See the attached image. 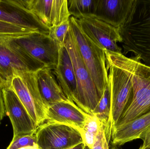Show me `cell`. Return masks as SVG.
I'll list each match as a JSON object with an SVG mask.
<instances>
[{
	"label": "cell",
	"mask_w": 150,
	"mask_h": 149,
	"mask_svg": "<svg viewBox=\"0 0 150 149\" xmlns=\"http://www.w3.org/2000/svg\"><path fill=\"white\" fill-rule=\"evenodd\" d=\"M105 54L128 75L133 88L132 99L114 128L124 125L150 111V67L136 57L104 50Z\"/></svg>",
	"instance_id": "6da1fadb"
},
{
	"label": "cell",
	"mask_w": 150,
	"mask_h": 149,
	"mask_svg": "<svg viewBox=\"0 0 150 149\" xmlns=\"http://www.w3.org/2000/svg\"><path fill=\"white\" fill-rule=\"evenodd\" d=\"M118 29L122 54L133 52L150 67V0H134L127 19Z\"/></svg>",
	"instance_id": "7a4b0ae2"
},
{
	"label": "cell",
	"mask_w": 150,
	"mask_h": 149,
	"mask_svg": "<svg viewBox=\"0 0 150 149\" xmlns=\"http://www.w3.org/2000/svg\"><path fill=\"white\" fill-rule=\"evenodd\" d=\"M64 46L70 56L77 85L78 97L76 105L86 113H93L102 97L85 64L70 29Z\"/></svg>",
	"instance_id": "3957f363"
},
{
	"label": "cell",
	"mask_w": 150,
	"mask_h": 149,
	"mask_svg": "<svg viewBox=\"0 0 150 149\" xmlns=\"http://www.w3.org/2000/svg\"><path fill=\"white\" fill-rule=\"evenodd\" d=\"M70 29L85 64L101 95L108 85V71L104 50L87 36L82 30L77 18H69Z\"/></svg>",
	"instance_id": "277c9868"
},
{
	"label": "cell",
	"mask_w": 150,
	"mask_h": 149,
	"mask_svg": "<svg viewBox=\"0 0 150 149\" xmlns=\"http://www.w3.org/2000/svg\"><path fill=\"white\" fill-rule=\"evenodd\" d=\"M17 36L21 35L0 34V78L3 87H9L16 73L36 72L46 67L13 41L12 37Z\"/></svg>",
	"instance_id": "5b68a950"
},
{
	"label": "cell",
	"mask_w": 150,
	"mask_h": 149,
	"mask_svg": "<svg viewBox=\"0 0 150 149\" xmlns=\"http://www.w3.org/2000/svg\"><path fill=\"white\" fill-rule=\"evenodd\" d=\"M38 127L46 121L47 107L40 94L36 72H16L10 84Z\"/></svg>",
	"instance_id": "8992f818"
},
{
	"label": "cell",
	"mask_w": 150,
	"mask_h": 149,
	"mask_svg": "<svg viewBox=\"0 0 150 149\" xmlns=\"http://www.w3.org/2000/svg\"><path fill=\"white\" fill-rule=\"evenodd\" d=\"M105 55L108 71V86L111 97L110 121L112 130L132 99V82L126 73Z\"/></svg>",
	"instance_id": "52a82bcc"
},
{
	"label": "cell",
	"mask_w": 150,
	"mask_h": 149,
	"mask_svg": "<svg viewBox=\"0 0 150 149\" xmlns=\"http://www.w3.org/2000/svg\"><path fill=\"white\" fill-rule=\"evenodd\" d=\"M35 135L39 149H67L83 142L79 130L59 123H44Z\"/></svg>",
	"instance_id": "ba28073f"
},
{
	"label": "cell",
	"mask_w": 150,
	"mask_h": 149,
	"mask_svg": "<svg viewBox=\"0 0 150 149\" xmlns=\"http://www.w3.org/2000/svg\"><path fill=\"white\" fill-rule=\"evenodd\" d=\"M13 41L29 55L54 70L59 61V45L49 35L36 32L25 36L12 37Z\"/></svg>",
	"instance_id": "9c48e42d"
},
{
	"label": "cell",
	"mask_w": 150,
	"mask_h": 149,
	"mask_svg": "<svg viewBox=\"0 0 150 149\" xmlns=\"http://www.w3.org/2000/svg\"><path fill=\"white\" fill-rule=\"evenodd\" d=\"M6 114L13 130L12 140L23 136L33 135L38 127L15 92L10 87L2 89Z\"/></svg>",
	"instance_id": "30bf717a"
},
{
	"label": "cell",
	"mask_w": 150,
	"mask_h": 149,
	"mask_svg": "<svg viewBox=\"0 0 150 149\" xmlns=\"http://www.w3.org/2000/svg\"><path fill=\"white\" fill-rule=\"evenodd\" d=\"M84 33L102 49L122 53V49L117 44L121 43L119 29L95 16L86 17L78 19Z\"/></svg>",
	"instance_id": "8fae6325"
},
{
	"label": "cell",
	"mask_w": 150,
	"mask_h": 149,
	"mask_svg": "<svg viewBox=\"0 0 150 149\" xmlns=\"http://www.w3.org/2000/svg\"><path fill=\"white\" fill-rule=\"evenodd\" d=\"M0 21L49 35V27L24 7L21 0H0Z\"/></svg>",
	"instance_id": "7c38bea8"
},
{
	"label": "cell",
	"mask_w": 150,
	"mask_h": 149,
	"mask_svg": "<svg viewBox=\"0 0 150 149\" xmlns=\"http://www.w3.org/2000/svg\"><path fill=\"white\" fill-rule=\"evenodd\" d=\"M22 4L47 27L69 20L67 0H21Z\"/></svg>",
	"instance_id": "4fadbf2b"
},
{
	"label": "cell",
	"mask_w": 150,
	"mask_h": 149,
	"mask_svg": "<svg viewBox=\"0 0 150 149\" xmlns=\"http://www.w3.org/2000/svg\"><path fill=\"white\" fill-rule=\"evenodd\" d=\"M89 115L69 100L50 106L47 111V122L59 123L76 128L81 131Z\"/></svg>",
	"instance_id": "5bb4252c"
},
{
	"label": "cell",
	"mask_w": 150,
	"mask_h": 149,
	"mask_svg": "<svg viewBox=\"0 0 150 149\" xmlns=\"http://www.w3.org/2000/svg\"><path fill=\"white\" fill-rule=\"evenodd\" d=\"M58 84L68 99L76 104L77 100V85L74 66L65 46H60L59 61L52 70Z\"/></svg>",
	"instance_id": "9a60e30c"
},
{
	"label": "cell",
	"mask_w": 150,
	"mask_h": 149,
	"mask_svg": "<svg viewBox=\"0 0 150 149\" xmlns=\"http://www.w3.org/2000/svg\"><path fill=\"white\" fill-rule=\"evenodd\" d=\"M134 0H98L94 16L118 28L125 22Z\"/></svg>",
	"instance_id": "2e32d148"
},
{
	"label": "cell",
	"mask_w": 150,
	"mask_h": 149,
	"mask_svg": "<svg viewBox=\"0 0 150 149\" xmlns=\"http://www.w3.org/2000/svg\"><path fill=\"white\" fill-rule=\"evenodd\" d=\"M150 127V111L135 120L114 128L111 142L121 146L134 140L140 139L142 134Z\"/></svg>",
	"instance_id": "e0dca14e"
},
{
	"label": "cell",
	"mask_w": 150,
	"mask_h": 149,
	"mask_svg": "<svg viewBox=\"0 0 150 149\" xmlns=\"http://www.w3.org/2000/svg\"><path fill=\"white\" fill-rule=\"evenodd\" d=\"M36 78L42 99L47 108L68 100L65 96L52 71L45 67L36 71Z\"/></svg>",
	"instance_id": "ac0fdd59"
},
{
	"label": "cell",
	"mask_w": 150,
	"mask_h": 149,
	"mask_svg": "<svg viewBox=\"0 0 150 149\" xmlns=\"http://www.w3.org/2000/svg\"><path fill=\"white\" fill-rule=\"evenodd\" d=\"M98 0H69L68 6L70 15L79 19L94 16Z\"/></svg>",
	"instance_id": "d6986e66"
},
{
	"label": "cell",
	"mask_w": 150,
	"mask_h": 149,
	"mask_svg": "<svg viewBox=\"0 0 150 149\" xmlns=\"http://www.w3.org/2000/svg\"><path fill=\"white\" fill-rule=\"evenodd\" d=\"M100 127L101 123L97 117L89 115L81 131L83 142L88 149L92 148Z\"/></svg>",
	"instance_id": "ffe728a7"
},
{
	"label": "cell",
	"mask_w": 150,
	"mask_h": 149,
	"mask_svg": "<svg viewBox=\"0 0 150 149\" xmlns=\"http://www.w3.org/2000/svg\"><path fill=\"white\" fill-rule=\"evenodd\" d=\"M49 36L59 44V46H64L67 35L70 29L69 19L58 25L50 27Z\"/></svg>",
	"instance_id": "44dd1931"
},
{
	"label": "cell",
	"mask_w": 150,
	"mask_h": 149,
	"mask_svg": "<svg viewBox=\"0 0 150 149\" xmlns=\"http://www.w3.org/2000/svg\"><path fill=\"white\" fill-rule=\"evenodd\" d=\"M36 32L33 30L0 21V34L24 36Z\"/></svg>",
	"instance_id": "7402d4cb"
},
{
	"label": "cell",
	"mask_w": 150,
	"mask_h": 149,
	"mask_svg": "<svg viewBox=\"0 0 150 149\" xmlns=\"http://www.w3.org/2000/svg\"><path fill=\"white\" fill-rule=\"evenodd\" d=\"M38 146L36 136L33 135L23 136L12 140L6 149H21L29 147Z\"/></svg>",
	"instance_id": "603a6c76"
},
{
	"label": "cell",
	"mask_w": 150,
	"mask_h": 149,
	"mask_svg": "<svg viewBox=\"0 0 150 149\" xmlns=\"http://www.w3.org/2000/svg\"><path fill=\"white\" fill-rule=\"evenodd\" d=\"M109 143L106 137L104 127L101 124L95 142L91 149H109Z\"/></svg>",
	"instance_id": "cb8c5ba5"
},
{
	"label": "cell",
	"mask_w": 150,
	"mask_h": 149,
	"mask_svg": "<svg viewBox=\"0 0 150 149\" xmlns=\"http://www.w3.org/2000/svg\"><path fill=\"white\" fill-rule=\"evenodd\" d=\"M2 89L3 87H0V125L1 122V121L6 115V111H5L4 101Z\"/></svg>",
	"instance_id": "d4e9b609"
},
{
	"label": "cell",
	"mask_w": 150,
	"mask_h": 149,
	"mask_svg": "<svg viewBox=\"0 0 150 149\" xmlns=\"http://www.w3.org/2000/svg\"><path fill=\"white\" fill-rule=\"evenodd\" d=\"M140 139L143 141V145L150 147V127L142 134Z\"/></svg>",
	"instance_id": "484cf974"
},
{
	"label": "cell",
	"mask_w": 150,
	"mask_h": 149,
	"mask_svg": "<svg viewBox=\"0 0 150 149\" xmlns=\"http://www.w3.org/2000/svg\"><path fill=\"white\" fill-rule=\"evenodd\" d=\"M86 146L83 142L77 144L76 146L67 149H86Z\"/></svg>",
	"instance_id": "4316f807"
},
{
	"label": "cell",
	"mask_w": 150,
	"mask_h": 149,
	"mask_svg": "<svg viewBox=\"0 0 150 149\" xmlns=\"http://www.w3.org/2000/svg\"><path fill=\"white\" fill-rule=\"evenodd\" d=\"M109 149H122L121 148L120 146H117V145H115L113 144L111 141L109 143Z\"/></svg>",
	"instance_id": "83f0119b"
},
{
	"label": "cell",
	"mask_w": 150,
	"mask_h": 149,
	"mask_svg": "<svg viewBox=\"0 0 150 149\" xmlns=\"http://www.w3.org/2000/svg\"><path fill=\"white\" fill-rule=\"evenodd\" d=\"M139 149H150V147H149V146H145L142 145Z\"/></svg>",
	"instance_id": "f1b7e54d"
},
{
	"label": "cell",
	"mask_w": 150,
	"mask_h": 149,
	"mask_svg": "<svg viewBox=\"0 0 150 149\" xmlns=\"http://www.w3.org/2000/svg\"><path fill=\"white\" fill-rule=\"evenodd\" d=\"M0 87H3V84L1 78H0Z\"/></svg>",
	"instance_id": "f546056e"
}]
</instances>
